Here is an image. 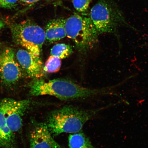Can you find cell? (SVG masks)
Returning a JSON list of instances; mask_svg holds the SVG:
<instances>
[{
    "instance_id": "cell-1",
    "label": "cell",
    "mask_w": 148,
    "mask_h": 148,
    "mask_svg": "<svg viewBox=\"0 0 148 148\" xmlns=\"http://www.w3.org/2000/svg\"><path fill=\"white\" fill-rule=\"evenodd\" d=\"M29 95L33 97L49 95L65 101L114 94L112 91V87L91 89L83 87L71 81L62 79L48 81L41 78L33 79L29 83Z\"/></svg>"
},
{
    "instance_id": "cell-2",
    "label": "cell",
    "mask_w": 148,
    "mask_h": 148,
    "mask_svg": "<svg viewBox=\"0 0 148 148\" xmlns=\"http://www.w3.org/2000/svg\"><path fill=\"white\" fill-rule=\"evenodd\" d=\"M118 103L93 110L67 105L49 112L45 123L53 136L64 133L75 134L80 132L85 124L98 112Z\"/></svg>"
},
{
    "instance_id": "cell-3",
    "label": "cell",
    "mask_w": 148,
    "mask_h": 148,
    "mask_svg": "<svg viewBox=\"0 0 148 148\" xmlns=\"http://www.w3.org/2000/svg\"><path fill=\"white\" fill-rule=\"evenodd\" d=\"M66 36L75 43L79 51L86 53L99 43V36L90 17L74 14L65 19Z\"/></svg>"
},
{
    "instance_id": "cell-4",
    "label": "cell",
    "mask_w": 148,
    "mask_h": 148,
    "mask_svg": "<svg viewBox=\"0 0 148 148\" xmlns=\"http://www.w3.org/2000/svg\"><path fill=\"white\" fill-rule=\"evenodd\" d=\"M10 29L16 44L40 56L46 40L45 31L42 27L32 20L28 19L12 24Z\"/></svg>"
},
{
    "instance_id": "cell-5",
    "label": "cell",
    "mask_w": 148,
    "mask_h": 148,
    "mask_svg": "<svg viewBox=\"0 0 148 148\" xmlns=\"http://www.w3.org/2000/svg\"><path fill=\"white\" fill-rule=\"evenodd\" d=\"M90 18L99 35H114L121 46L118 27L123 23L127 25V23L110 3L104 0L99 1L92 8Z\"/></svg>"
},
{
    "instance_id": "cell-6",
    "label": "cell",
    "mask_w": 148,
    "mask_h": 148,
    "mask_svg": "<svg viewBox=\"0 0 148 148\" xmlns=\"http://www.w3.org/2000/svg\"><path fill=\"white\" fill-rule=\"evenodd\" d=\"M33 105V102L29 99L16 100L8 98L0 101V112L14 134L21 130L23 116Z\"/></svg>"
},
{
    "instance_id": "cell-7",
    "label": "cell",
    "mask_w": 148,
    "mask_h": 148,
    "mask_svg": "<svg viewBox=\"0 0 148 148\" xmlns=\"http://www.w3.org/2000/svg\"><path fill=\"white\" fill-rule=\"evenodd\" d=\"M23 70L16 60L14 50L7 47L0 53V79L4 84L10 86L21 79Z\"/></svg>"
},
{
    "instance_id": "cell-8",
    "label": "cell",
    "mask_w": 148,
    "mask_h": 148,
    "mask_svg": "<svg viewBox=\"0 0 148 148\" xmlns=\"http://www.w3.org/2000/svg\"><path fill=\"white\" fill-rule=\"evenodd\" d=\"M29 140L30 148H64L56 141L45 123L32 122Z\"/></svg>"
},
{
    "instance_id": "cell-9",
    "label": "cell",
    "mask_w": 148,
    "mask_h": 148,
    "mask_svg": "<svg viewBox=\"0 0 148 148\" xmlns=\"http://www.w3.org/2000/svg\"><path fill=\"white\" fill-rule=\"evenodd\" d=\"M15 56L22 70L28 77L34 79L41 78L44 76V67L40 56L25 49H18Z\"/></svg>"
},
{
    "instance_id": "cell-10",
    "label": "cell",
    "mask_w": 148,
    "mask_h": 148,
    "mask_svg": "<svg viewBox=\"0 0 148 148\" xmlns=\"http://www.w3.org/2000/svg\"><path fill=\"white\" fill-rule=\"evenodd\" d=\"M65 19L57 18L50 21L45 29L46 39L50 42L60 40L66 36Z\"/></svg>"
},
{
    "instance_id": "cell-11",
    "label": "cell",
    "mask_w": 148,
    "mask_h": 148,
    "mask_svg": "<svg viewBox=\"0 0 148 148\" xmlns=\"http://www.w3.org/2000/svg\"><path fill=\"white\" fill-rule=\"evenodd\" d=\"M16 143L15 134L0 112V148H18Z\"/></svg>"
},
{
    "instance_id": "cell-12",
    "label": "cell",
    "mask_w": 148,
    "mask_h": 148,
    "mask_svg": "<svg viewBox=\"0 0 148 148\" xmlns=\"http://www.w3.org/2000/svg\"><path fill=\"white\" fill-rule=\"evenodd\" d=\"M69 148H96L84 133L70 134L68 138Z\"/></svg>"
},
{
    "instance_id": "cell-13",
    "label": "cell",
    "mask_w": 148,
    "mask_h": 148,
    "mask_svg": "<svg viewBox=\"0 0 148 148\" xmlns=\"http://www.w3.org/2000/svg\"><path fill=\"white\" fill-rule=\"evenodd\" d=\"M73 53V49L70 45L65 44H58L52 48L51 54L61 60L67 58Z\"/></svg>"
},
{
    "instance_id": "cell-14",
    "label": "cell",
    "mask_w": 148,
    "mask_h": 148,
    "mask_svg": "<svg viewBox=\"0 0 148 148\" xmlns=\"http://www.w3.org/2000/svg\"><path fill=\"white\" fill-rule=\"evenodd\" d=\"M61 64V59L51 55L45 62L44 71L49 73H57L60 69Z\"/></svg>"
},
{
    "instance_id": "cell-15",
    "label": "cell",
    "mask_w": 148,
    "mask_h": 148,
    "mask_svg": "<svg viewBox=\"0 0 148 148\" xmlns=\"http://www.w3.org/2000/svg\"><path fill=\"white\" fill-rule=\"evenodd\" d=\"M73 6L77 12H85L87 10L92 0H71Z\"/></svg>"
},
{
    "instance_id": "cell-16",
    "label": "cell",
    "mask_w": 148,
    "mask_h": 148,
    "mask_svg": "<svg viewBox=\"0 0 148 148\" xmlns=\"http://www.w3.org/2000/svg\"><path fill=\"white\" fill-rule=\"evenodd\" d=\"M18 0H0V8L12 9L18 5Z\"/></svg>"
},
{
    "instance_id": "cell-17",
    "label": "cell",
    "mask_w": 148,
    "mask_h": 148,
    "mask_svg": "<svg viewBox=\"0 0 148 148\" xmlns=\"http://www.w3.org/2000/svg\"><path fill=\"white\" fill-rule=\"evenodd\" d=\"M42 1H44V0H20V1L22 3L26 5L34 4V3Z\"/></svg>"
},
{
    "instance_id": "cell-18",
    "label": "cell",
    "mask_w": 148,
    "mask_h": 148,
    "mask_svg": "<svg viewBox=\"0 0 148 148\" xmlns=\"http://www.w3.org/2000/svg\"><path fill=\"white\" fill-rule=\"evenodd\" d=\"M5 24L2 20H0V30L4 27Z\"/></svg>"
},
{
    "instance_id": "cell-19",
    "label": "cell",
    "mask_w": 148,
    "mask_h": 148,
    "mask_svg": "<svg viewBox=\"0 0 148 148\" xmlns=\"http://www.w3.org/2000/svg\"><path fill=\"white\" fill-rule=\"evenodd\" d=\"M142 46H148V42H146V43L144 44L143 45H142Z\"/></svg>"
},
{
    "instance_id": "cell-20",
    "label": "cell",
    "mask_w": 148,
    "mask_h": 148,
    "mask_svg": "<svg viewBox=\"0 0 148 148\" xmlns=\"http://www.w3.org/2000/svg\"><path fill=\"white\" fill-rule=\"evenodd\" d=\"M1 45V42H0V45Z\"/></svg>"
}]
</instances>
